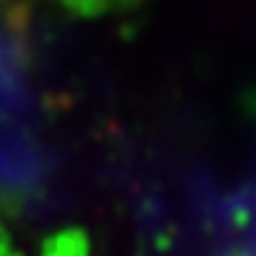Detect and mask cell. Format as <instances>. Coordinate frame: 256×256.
Wrapping results in <instances>:
<instances>
[{"label": "cell", "mask_w": 256, "mask_h": 256, "mask_svg": "<svg viewBox=\"0 0 256 256\" xmlns=\"http://www.w3.org/2000/svg\"><path fill=\"white\" fill-rule=\"evenodd\" d=\"M55 2H60L62 8L80 12V15H100V12L114 10L120 5H127L132 0H55Z\"/></svg>", "instance_id": "1"}]
</instances>
